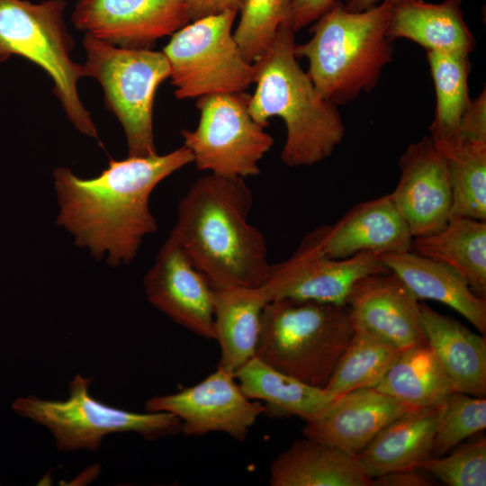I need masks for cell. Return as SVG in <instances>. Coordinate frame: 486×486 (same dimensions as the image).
Wrapping results in <instances>:
<instances>
[{"instance_id": "8992f818", "label": "cell", "mask_w": 486, "mask_h": 486, "mask_svg": "<svg viewBox=\"0 0 486 486\" xmlns=\"http://www.w3.org/2000/svg\"><path fill=\"white\" fill-rule=\"evenodd\" d=\"M66 5L64 0H0V62L16 55L41 68L51 77L53 93L69 122L79 132L98 140L77 92L85 75L83 65L70 57L75 44L64 22Z\"/></svg>"}, {"instance_id": "d590c367", "label": "cell", "mask_w": 486, "mask_h": 486, "mask_svg": "<svg viewBox=\"0 0 486 486\" xmlns=\"http://www.w3.org/2000/svg\"><path fill=\"white\" fill-rule=\"evenodd\" d=\"M436 480L419 468L404 469L387 472L373 478L374 486H431Z\"/></svg>"}, {"instance_id": "9a60e30c", "label": "cell", "mask_w": 486, "mask_h": 486, "mask_svg": "<svg viewBox=\"0 0 486 486\" xmlns=\"http://www.w3.org/2000/svg\"><path fill=\"white\" fill-rule=\"evenodd\" d=\"M400 175L390 193L412 237L441 230L449 220L452 190L445 158L429 136L410 143L400 158Z\"/></svg>"}, {"instance_id": "277c9868", "label": "cell", "mask_w": 486, "mask_h": 486, "mask_svg": "<svg viewBox=\"0 0 486 486\" xmlns=\"http://www.w3.org/2000/svg\"><path fill=\"white\" fill-rule=\"evenodd\" d=\"M391 0L362 12H351L337 0L310 29L312 37L295 44L294 55L309 62L315 89L336 106L373 90L394 48L386 37Z\"/></svg>"}, {"instance_id": "8d00e7d4", "label": "cell", "mask_w": 486, "mask_h": 486, "mask_svg": "<svg viewBox=\"0 0 486 486\" xmlns=\"http://www.w3.org/2000/svg\"><path fill=\"white\" fill-rule=\"evenodd\" d=\"M190 21L225 12H239L244 0H184Z\"/></svg>"}, {"instance_id": "ac0fdd59", "label": "cell", "mask_w": 486, "mask_h": 486, "mask_svg": "<svg viewBox=\"0 0 486 486\" xmlns=\"http://www.w3.org/2000/svg\"><path fill=\"white\" fill-rule=\"evenodd\" d=\"M412 408L374 388L357 389L337 398L302 432L356 456L384 426Z\"/></svg>"}, {"instance_id": "7c38bea8", "label": "cell", "mask_w": 486, "mask_h": 486, "mask_svg": "<svg viewBox=\"0 0 486 486\" xmlns=\"http://www.w3.org/2000/svg\"><path fill=\"white\" fill-rule=\"evenodd\" d=\"M145 408L174 414L185 435L223 432L239 441L245 440L250 428L265 414L264 404L248 399L234 374L219 365L195 385L150 398Z\"/></svg>"}, {"instance_id": "603a6c76", "label": "cell", "mask_w": 486, "mask_h": 486, "mask_svg": "<svg viewBox=\"0 0 486 486\" xmlns=\"http://www.w3.org/2000/svg\"><path fill=\"white\" fill-rule=\"evenodd\" d=\"M356 456L308 437L295 440L272 462V486H372Z\"/></svg>"}, {"instance_id": "f546056e", "label": "cell", "mask_w": 486, "mask_h": 486, "mask_svg": "<svg viewBox=\"0 0 486 486\" xmlns=\"http://www.w3.org/2000/svg\"><path fill=\"white\" fill-rule=\"evenodd\" d=\"M445 158L452 190L451 218L486 221V143L460 141Z\"/></svg>"}, {"instance_id": "836d02e7", "label": "cell", "mask_w": 486, "mask_h": 486, "mask_svg": "<svg viewBox=\"0 0 486 486\" xmlns=\"http://www.w3.org/2000/svg\"><path fill=\"white\" fill-rule=\"evenodd\" d=\"M459 138L462 142L486 143V92L471 100L460 123Z\"/></svg>"}, {"instance_id": "4316f807", "label": "cell", "mask_w": 486, "mask_h": 486, "mask_svg": "<svg viewBox=\"0 0 486 486\" xmlns=\"http://www.w3.org/2000/svg\"><path fill=\"white\" fill-rule=\"evenodd\" d=\"M374 389L415 408L439 406L455 392L428 342L401 350Z\"/></svg>"}, {"instance_id": "5bb4252c", "label": "cell", "mask_w": 486, "mask_h": 486, "mask_svg": "<svg viewBox=\"0 0 486 486\" xmlns=\"http://www.w3.org/2000/svg\"><path fill=\"white\" fill-rule=\"evenodd\" d=\"M148 302L178 325L215 339L214 289L171 237L144 277Z\"/></svg>"}, {"instance_id": "5b68a950", "label": "cell", "mask_w": 486, "mask_h": 486, "mask_svg": "<svg viewBox=\"0 0 486 486\" xmlns=\"http://www.w3.org/2000/svg\"><path fill=\"white\" fill-rule=\"evenodd\" d=\"M346 306L280 299L267 302L256 357L301 382L325 388L354 334Z\"/></svg>"}, {"instance_id": "ba28073f", "label": "cell", "mask_w": 486, "mask_h": 486, "mask_svg": "<svg viewBox=\"0 0 486 486\" xmlns=\"http://www.w3.org/2000/svg\"><path fill=\"white\" fill-rule=\"evenodd\" d=\"M90 379L76 374L69 382L65 400L20 397L13 410L46 427L62 452L96 451L103 437L112 433L135 432L148 439L182 432L181 420L165 411L133 412L108 406L92 397Z\"/></svg>"}, {"instance_id": "ffe728a7", "label": "cell", "mask_w": 486, "mask_h": 486, "mask_svg": "<svg viewBox=\"0 0 486 486\" xmlns=\"http://www.w3.org/2000/svg\"><path fill=\"white\" fill-rule=\"evenodd\" d=\"M377 256L418 299L449 306L485 336L486 300L477 295L454 269L410 250L380 253Z\"/></svg>"}, {"instance_id": "8fae6325", "label": "cell", "mask_w": 486, "mask_h": 486, "mask_svg": "<svg viewBox=\"0 0 486 486\" xmlns=\"http://www.w3.org/2000/svg\"><path fill=\"white\" fill-rule=\"evenodd\" d=\"M388 272L374 253L335 259L304 238L286 260L270 266L261 285L269 302L280 299L313 301L346 306L354 284L361 278Z\"/></svg>"}, {"instance_id": "d6986e66", "label": "cell", "mask_w": 486, "mask_h": 486, "mask_svg": "<svg viewBox=\"0 0 486 486\" xmlns=\"http://www.w3.org/2000/svg\"><path fill=\"white\" fill-rule=\"evenodd\" d=\"M463 0L439 4L423 0H391L386 37L392 42L408 39L426 51L453 52L469 56L476 40L462 10Z\"/></svg>"}, {"instance_id": "44dd1931", "label": "cell", "mask_w": 486, "mask_h": 486, "mask_svg": "<svg viewBox=\"0 0 486 486\" xmlns=\"http://www.w3.org/2000/svg\"><path fill=\"white\" fill-rule=\"evenodd\" d=\"M438 412L439 406L412 408L384 426L356 456L364 472L373 480L432 457Z\"/></svg>"}, {"instance_id": "52a82bcc", "label": "cell", "mask_w": 486, "mask_h": 486, "mask_svg": "<svg viewBox=\"0 0 486 486\" xmlns=\"http://www.w3.org/2000/svg\"><path fill=\"white\" fill-rule=\"evenodd\" d=\"M85 76L102 86L107 108L121 122L129 157L158 154L153 133V103L158 86L170 76L163 52L126 49L85 33Z\"/></svg>"}, {"instance_id": "4fadbf2b", "label": "cell", "mask_w": 486, "mask_h": 486, "mask_svg": "<svg viewBox=\"0 0 486 486\" xmlns=\"http://www.w3.org/2000/svg\"><path fill=\"white\" fill-rule=\"evenodd\" d=\"M74 26L93 37L126 49L151 50L190 22L184 0H78Z\"/></svg>"}, {"instance_id": "d6a6232c", "label": "cell", "mask_w": 486, "mask_h": 486, "mask_svg": "<svg viewBox=\"0 0 486 486\" xmlns=\"http://www.w3.org/2000/svg\"><path fill=\"white\" fill-rule=\"evenodd\" d=\"M451 451L440 457L428 458L418 468L449 486H485V436L461 443Z\"/></svg>"}, {"instance_id": "f1b7e54d", "label": "cell", "mask_w": 486, "mask_h": 486, "mask_svg": "<svg viewBox=\"0 0 486 486\" xmlns=\"http://www.w3.org/2000/svg\"><path fill=\"white\" fill-rule=\"evenodd\" d=\"M401 350L360 330H355L328 384L335 399L357 389L374 388Z\"/></svg>"}, {"instance_id": "3957f363", "label": "cell", "mask_w": 486, "mask_h": 486, "mask_svg": "<svg viewBox=\"0 0 486 486\" xmlns=\"http://www.w3.org/2000/svg\"><path fill=\"white\" fill-rule=\"evenodd\" d=\"M295 32L287 22L279 26L267 50L253 65L256 90L248 110L262 127L281 118L286 129L281 152L288 166L317 164L333 153L345 137L338 106L322 98L294 55Z\"/></svg>"}, {"instance_id": "4dcf8cb0", "label": "cell", "mask_w": 486, "mask_h": 486, "mask_svg": "<svg viewBox=\"0 0 486 486\" xmlns=\"http://www.w3.org/2000/svg\"><path fill=\"white\" fill-rule=\"evenodd\" d=\"M486 428V400L451 392L439 405L432 457H440Z\"/></svg>"}, {"instance_id": "e575fe53", "label": "cell", "mask_w": 486, "mask_h": 486, "mask_svg": "<svg viewBox=\"0 0 486 486\" xmlns=\"http://www.w3.org/2000/svg\"><path fill=\"white\" fill-rule=\"evenodd\" d=\"M337 0H289L286 22L294 32L317 21Z\"/></svg>"}, {"instance_id": "30bf717a", "label": "cell", "mask_w": 486, "mask_h": 486, "mask_svg": "<svg viewBox=\"0 0 486 486\" xmlns=\"http://www.w3.org/2000/svg\"><path fill=\"white\" fill-rule=\"evenodd\" d=\"M249 98L246 92L197 98L198 125L181 135L198 170L244 179L260 173L259 162L274 140L250 115Z\"/></svg>"}, {"instance_id": "2e32d148", "label": "cell", "mask_w": 486, "mask_h": 486, "mask_svg": "<svg viewBox=\"0 0 486 486\" xmlns=\"http://www.w3.org/2000/svg\"><path fill=\"white\" fill-rule=\"evenodd\" d=\"M346 307L355 330L400 350L428 342L418 299L390 271L358 280L349 292Z\"/></svg>"}, {"instance_id": "1f68e13d", "label": "cell", "mask_w": 486, "mask_h": 486, "mask_svg": "<svg viewBox=\"0 0 486 486\" xmlns=\"http://www.w3.org/2000/svg\"><path fill=\"white\" fill-rule=\"evenodd\" d=\"M289 0H244L233 33L243 58L253 64L272 44L288 18Z\"/></svg>"}, {"instance_id": "e0dca14e", "label": "cell", "mask_w": 486, "mask_h": 486, "mask_svg": "<svg viewBox=\"0 0 486 486\" xmlns=\"http://www.w3.org/2000/svg\"><path fill=\"white\" fill-rule=\"evenodd\" d=\"M305 238L335 259L410 251L413 238L390 194L354 205L335 223L317 227Z\"/></svg>"}, {"instance_id": "d4e9b609", "label": "cell", "mask_w": 486, "mask_h": 486, "mask_svg": "<svg viewBox=\"0 0 486 486\" xmlns=\"http://www.w3.org/2000/svg\"><path fill=\"white\" fill-rule=\"evenodd\" d=\"M234 376L250 400L265 404L271 416H297L310 421L321 415L336 400L324 389L309 385L253 357Z\"/></svg>"}, {"instance_id": "9c48e42d", "label": "cell", "mask_w": 486, "mask_h": 486, "mask_svg": "<svg viewBox=\"0 0 486 486\" xmlns=\"http://www.w3.org/2000/svg\"><path fill=\"white\" fill-rule=\"evenodd\" d=\"M237 12L193 21L173 35L163 53L177 99L245 92L256 69L242 56L231 32Z\"/></svg>"}, {"instance_id": "484cf974", "label": "cell", "mask_w": 486, "mask_h": 486, "mask_svg": "<svg viewBox=\"0 0 486 486\" xmlns=\"http://www.w3.org/2000/svg\"><path fill=\"white\" fill-rule=\"evenodd\" d=\"M410 251L451 267L485 298L486 221L451 218L441 230L414 237Z\"/></svg>"}, {"instance_id": "6da1fadb", "label": "cell", "mask_w": 486, "mask_h": 486, "mask_svg": "<svg viewBox=\"0 0 486 486\" xmlns=\"http://www.w3.org/2000/svg\"><path fill=\"white\" fill-rule=\"evenodd\" d=\"M193 161L183 145L165 155L110 158L107 168L88 179L58 167L53 172L58 204L56 223L94 258L106 256L113 267L128 265L145 237L158 230L149 208L153 190Z\"/></svg>"}, {"instance_id": "7402d4cb", "label": "cell", "mask_w": 486, "mask_h": 486, "mask_svg": "<svg viewBox=\"0 0 486 486\" xmlns=\"http://www.w3.org/2000/svg\"><path fill=\"white\" fill-rule=\"evenodd\" d=\"M419 312L427 341L455 391L473 396L486 394V338L458 320L424 302Z\"/></svg>"}, {"instance_id": "cb8c5ba5", "label": "cell", "mask_w": 486, "mask_h": 486, "mask_svg": "<svg viewBox=\"0 0 486 486\" xmlns=\"http://www.w3.org/2000/svg\"><path fill=\"white\" fill-rule=\"evenodd\" d=\"M213 289L215 339L220 348L219 366L234 374L256 356L262 313L269 300L261 285Z\"/></svg>"}, {"instance_id": "74e56055", "label": "cell", "mask_w": 486, "mask_h": 486, "mask_svg": "<svg viewBox=\"0 0 486 486\" xmlns=\"http://www.w3.org/2000/svg\"><path fill=\"white\" fill-rule=\"evenodd\" d=\"M382 0H345V8L351 12H362L367 10Z\"/></svg>"}, {"instance_id": "83f0119b", "label": "cell", "mask_w": 486, "mask_h": 486, "mask_svg": "<svg viewBox=\"0 0 486 486\" xmlns=\"http://www.w3.org/2000/svg\"><path fill=\"white\" fill-rule=\"evenodd\" d=\"M427 59L436 95L429 137L437 150L446 154L460 144L461 120L472 100L468 87L471 62L469 56L443 51H427Z\"/></svg>"}, {"instance_id": "7a4b0ae2", "label": "cell", "mask_w": 486, "mask_h": 486, "mask_svg": "<svg viewBox=\"0 0 486 486\" xmlns=\"http://www.w3.org/2000/svg\"><path fill=\"white\" fill-rule=\"evenodd\" d=\"M244 178L208 173L182 197L170 236L212 287H258L271 264L262 232L248 221Z\"/></svg>"}]
</instances>
